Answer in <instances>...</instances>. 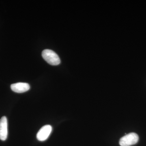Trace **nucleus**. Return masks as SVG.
I'll use <instances>...</instances> for the list:
<instances>
[{
	"instance_id": "2",
	"label": "nucleus",
	"mask_w": 146,
	"mask_h": 146,
	"mask_svg": "<svg viewBox=\"0 0 146 146\" xmlns=\"http://www.w3.org/2000/svg\"><path fill=\"white\" fill-rule=\"evenodd\" d=\"M138 140L139 136L138 134L131 132L122 137L120 139L119 143L121 146H130L137 143Z\"/></svg>"
},
{
	"instance_id": "1",
	"label": "nucleus",
	"mask_w": 146,
	"mask_h": 146,
	"mask_svg": "<svg viewBox=\"0 0 146 146\" xmlns=\"http://www.w3.org/2000/svg\"><path fill=\"white\" fill-rule=\"evenodd\" d=\"M42 56L44 59L50 65H57L60 63L59 56L52 50H44L42 52Z\"/></svg>"
},
{
	"instance_id": "3",
	"label": "nucleus",
	"mask_w": 146,
	"mask_h": 146,
	"mask_svg": "<svg viewBox=\"0 0 146 146\" xmlns=\"http://www.w3.org/2000/svg\"><path fill=\"white\" fill-rule=\"evenodd\" d=\"M52 131V127L47 125L42 127L36 134V138L38 141H44L46 140Z\"/></svg>"
},
{
	"instance_id": "4",
	"label": "nucleus",
	"mask_w": 146,
	"mask_h": 146,
	"mask_svg": "<svg viewBox=\"0 0 146 146\" xmlns=\"http://www.w3.org/2000/svg\"><path fill=\"white\" fill-rule=\"evenodd\" d=\"M8 123L6 117L3 116L0 119V139L5 141L8 136Z\"/></svg>"
},
{
	"instance_id": "5",
	"label": "nucleus",
	"mask_w": 146,
	"mask_h": 146,
	"mask_svg": "<svg viewBox=\"0 0 146 146\" xmlns=\"http://www.w3.org/2000/svg\"><path fill=\"white\" fill-rule=\"evenodd\" d=\"M11 88L13 92L17 93H23L29 91L30 86L29 84L24 82H18L11 85Z\"/></svg>"
}]
</instances>
